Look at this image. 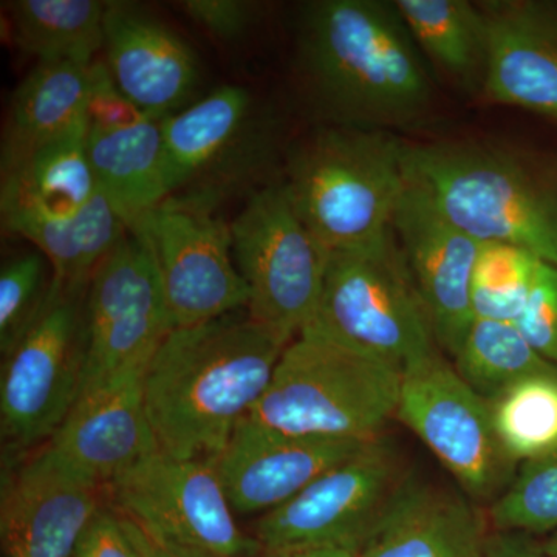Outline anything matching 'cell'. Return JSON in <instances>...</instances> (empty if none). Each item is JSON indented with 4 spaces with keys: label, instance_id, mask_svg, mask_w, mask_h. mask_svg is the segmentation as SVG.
Returning a JSON list of instances; mask_svg holds the SVG:
<instances>
[{
    "label": "cell",
    "instance_id": "obj_15",
    "mask_svg": "<svg viewBox=\"0 0 557 557\" xmlns=\"http://www.w3.org/2000/svg\"><path fill=\"white\" fill-rule=\"evenodd\" d=\"M3 469V557H73L87 528L109 505V486L73 468L47 443L9 458Z\"/></svg>",
    "mask_w": 557,
    "mask_h": 557
},
{
    "label": "cell",
    "instance_id": "obj_18",
    "mask_svg": "<svg viewBox=\"0 0 557 557\" xmlns=\"http://www.w3.org/2000/svg\"><path fill=\"white\" fill-rule=\"evenodd\" d=\"M490 61L480 100L557 121V2L482 0Z\"/></svg>",
    "mask_w": 557,
    "mask_h": 557
},
{
    "label": "cell",
    "instance_id": "obj_2",
    "mask_svg": "<svg viewBox=\"0 0 557 557\" xmlns=\"http://www.w3.org/2000/svg\"><path fill=\"white\" fill-rule=\"evenodd\" d=\"M288 344L247 309L172 330L143 376L159 450L218 457L262 399Z\"/></svg>",
    "mask_w": 557,
    "mask_h": 557
},
{
    "label": "cell",
    "instance_id": "obj_4",
    "mask_svg": "<svg viewBox=\"0 0 557 557\" xmlns=\"http://www.w3.org/2000/svg\"><path fill=\"white\" fill-rule=\"evenodd\" d=\"M403 143L392 132L314 126L285 150L282 182L329 252L364 247L391 228L406 186Z\"/></svg>",
    "mask_w": 557,
    "mask_h": 557
},
{
    "label": "cell",
    "instance_id": "obj_19",
    "mask_svg": "<svg viewBox=\"0 0 557 557\" xmlns=\"http://www.w3.org/2000/svg\"><path fill=\"white\" fill-rule=\"evenodd\" d=\"M104 50L113 81L150 119L188 108L199 84V61L164 22L134 3L109 2Z\"/></svg>",
    "mask_w": 557,
    "mask_h": 557
},
{
    "label": "cell",
    "instance_id": "obj_36",
    "mask_svg": "<svg viewBox=\"0 0 557 557\" xmlns=\"http://www.w3.org/2000/svg\"><path fill=\"white\" fill-rule=\"evenodd\" d=\"M73 557H145L127 533L123 518L109 505L87 528Z\"/></svg>",
    "mask_w": 557,
    "mask_h": 557
},
{
    "label": "cell",
    "instance_id": "obj_12",
    "mask_svg": "<svg viewBox=\"0 0 557 557\" xmlns=\"http://www.w3.org/2000/svg\"><path fill=\"white\" fill-rule=\"evenodd\" d=\"M129 231L156 262L175 329L247 309L248 288L234 262L230 222L215 205L168 197Z\"/></svg>",
    "mask_w": 557,
    "mask_h": 557
},
{
    "label": "cell",
    "instance_id": "obj_35",
    "mask_svg": "<svg viewBox=\"0 0 557 557\" xmlns=\"http://www.w3.org/2000/svg\"><path fill=\"white\" fill-rule=\"evenodd\" d=\"M178 9L201 30L222 42H236L258 20V5L245 0H185Z\"/></svg>",
    "mask_w": 557,
    "mask_h": 557
},
{
    "label": "cell",
    "instance_id": "obj_30",
    "mask_svg": "<svg viewBox=\"0 0 557 557\" xmlns=\"http://www.w3.org/2000/svg\"><path fill=\"white\" fill-rule=\"evenodd\" d=\"M542 263L544 260L515 245L483 244L472 274L474 318L518 321Z\"/></svg>",
    "mask_w": 557,
    "mask_h": 557
},
{
    "label": "cell",
    "instance_id": "obj_33",
    "mask_svg": "<svg viewBox=\"0 0 557 557\" xmlns=\"http://www.w3.org/2000/svg\"><path fill=\"white\" fill-rule=\"evenodd\" d=\"M516 325L528 343L557 368V267L542 263Z\"/></svg>",
    "mask_w": 557,
    "mask_h": 557
},
{
    "label": "cell",
    "instance_id": "obj_34",
    "mask_svg": "<svg viewBox=\"0 0 557 557\" xmlns=\"http://www.w3.org/2000/svg\"><path fill=\"white\" fill-rule=\"evenodd\" d=\"M150 119L113 81L106 62L97 61L90 70V89L87 98L89 129L115 132L138 126Z\"/></svg>",
    "mask_w": 557,
    "mask_h": 557
},
{
    "label": "cell",
    "instance_id": "obj_5",
    "mask_svg": "<svg viewBox=\"0 0 557 557\" xmlns=\"http://www.w3.org/2000/svg\"><path fill=\"white\" fill-rule=\"evenodd\" d=\"M300 335L350 348L401 375L437 354L428 311L392 226L364 247L330 252L317 313Z\"/></svg>",
    "mask_w": 557,
    "mask_h": 557
},
{
    "label": "cell",
    "instance_id": "obj_38",
    "mask_svg": "<svg viewBox=\"0 0 557 557\" xmlns=\"http://www.w3.org/2000/svg\"><path fill=\"white\" fill-rule=\"evenodd\" d=\"M121 518H123L127 533H129L131 537L134 539L139 552H141L145 557H208L200 555V553L193 552V549L178 547V545L171 544V542L153 536V534L143 530V528L137 525V523L132 522L131 519L124 518V516H121Z\"/></svg>",
    "mask_w": 557,
    "mask_h": 557
},
{
    "label": "cell",
    "instance_id": "obj_6",
    "mask_svg": "<svg viewBox=\"0 0 557 557\" xmlns=\"http://www.w3.org/2000/svg\"><path fill=\"white\" fill-rule=\"evenodd\" d=\"M401 373L318 336L299 335L247 420L298 437H381L397 413Z\"/></svg>",
    "mask_w": 557,
    "mask_h": 557
},
{
    "label": "cell",
    "instance_id": "obj_22",
    "mask_svg": "<svg viewBox=\"0 0 557 557\" xmlns=\"http://www.w3.org/2000/svg\"><path fill=\"white\" fill-rule=\"evenodd\" d=\"M87 131L0 166L3 230L27 220L73 218L97 196L98 183L87 153Z\"/></svg>",
    "mask_w": 557,
    "mask_h": 557
},
{
    "label": "cell",
    "instance_id": "obj_25",
    "mask_svg": "<svg viewBox=\"0 0 557 557\" xmlns=\"http://www.w3.org/2000/svg\"><path fill=\"white\" fill-rule=\"evenodd\" d=\"M431 70L482 98L490 61L485 13L471 0H395Z\"/></svg>",
    "mask_w": 557,
    "mask_h": 557
},
{
    "label": "cell",
    "instance_id": "obj_40",
    "mask_svg": "<svg viewBox=\"0 0 557 557\" xmlns=\"http://www.w3.org/2000/svg\"><path fill=\"white\" fill-rule=\"evenodd\" d=\"M544 548L549 557H557V531H555L553 536L548 539V542L545 544Z\"/></svg>",
    "mask_w": 557,
    "mask_h": 557
},
{
    "label": "cell",
    "instance_id": "obj_21",
    "mask_svg": "<svg viewBox=\"0 0 557 557\" xmlns=\"http://www.w3.org/2000/svg\"><path fill=\"white\" fill-rule=\"evenodd\" d=\"M486 520L467 498L406 482L357 557H483Z\"/></svg>",
    "mask_w": 557,
    "mask_h": 557
},
{
    "label": "cell",
    "instance_id": "obj_24",
    "mask_svg": "<svg viewBox=\"0 0 557 557\" xmlns=\"http://www.w3.org/2000/svg\"><path fill=\"white\" fill-rule=\"evenodd\" d=\"M87 153L98 188L127 230L170 197L161 120L115 132L89 129Z\"/></svg>",
    "mask_w": 557,
    "mask_h": 557
},
{
    "label": "cell",
    "instance_id": "obj_10",
    "mask_svg": "<svg viewBox=\"0 0 557 557\" xmlns=\"http://www.w3.org/2000/svg\"><path fill=\"white\" fill-rule=\"evenodd\" d=\"M401 457L383 435L319 475L298 496L259 516L263 555L338 548L359 553L406 485Z\"/></svg>",
    "mask_w": 557,
    "mask_h": 557
},
{
    "label": "cell",
    "instance_id": "obj_11",
    "mask_svg": "<svg viewBox=\"0 0 557 557\" xmlns=\"http://www.w3.org/2000/svg\"><path fill=\"white\" fill-rule=\"evenodd\" d=\"M109 504L153 536L200 555H263L237 523L214 458L156 450L110 483Z\"/></svg>",
    "mask_w": 557,
    "mask_h": 557
},
{
    "label": "cell",
    "instance_id": "obj_28",
    "mask_svg": "<svg viewBox=\"0 0 557 557\" xmlns=\"http://www.w3.org/2000/svg\"><path fill=\"white\" fill-rule=\"evenodd\" d=\"M453 359L458 375L486 401L528 376L557 372L516 322L496 319L474 318Z\"/></svg>",
    "mask_w": 557,
    "mask_h": 557
},
{
    "label": "cell",
    "instance_id": "obj_13",
    "mask_svg": "<svg viewBox=\"0 0 557 557\" xmlns=\"http://www.w3.org/2000/svg\"><path fill=\"white\" fill-rule=\"evenodd\" d=\"M174 329L156 262L145 242L127 231L87 287L79 395L120 373L148 368Z\"/></svg>",
    "mask_w": 557,
    "mask_h": 557
},
{
    "label": "cell",
    "instance_id": "obj_31",
    "mask_svg": "<svg viewBox=\"0 0 557 557\" xmlns=\"http://www.w3.org/2000/svg\"><path fill=\"white\" fill-rule=\"evenodd\" d=\"M54 271L39 251L7 260L0 270V354L9 355L49 304Z\"/></svg>",
    "mask_w": 557,
    "mask_h": 557
},
{
    "label": "cell",
    "instance_id": "obj_16",
    "mask_svg": "<svg viewBox=\"0 0 557 557\" xmlns=\"http://www.w3.org/2000/svg\"><path fill=\"white\" fill-rule=\"evenodd\" d=\"M392 228L428 311L435 341L454 357L474 321L472 274L483 244L454 225L408 183L395 207Z\"/></svg>",
    "mask_w": 557,
    "mask_h": 557
},
{
    "label": "cell",
    "instance_id": "obj_39",
    "mask_svg": "<svg viewBox=\"0 0 557 557\" xmlns=\"http://www.w3.org/2000/svg\"><path fill=\"white\" fill-rule=\"evenodd\" d=\"M260 557H357V553L348 549L322 548L304 549V552L281 553V555H262Z\"/></svg>",
    "mask_w": 557,
    "mask_h": 557
},
{
    "label": "cell",
    "instance_id": "obj_32",
    "mask_svg": "<svg viewBox=\"0 0 557 557\" xmlns=\"http://www.w3.org/2000/svg\"><path fill=\"white\" fill-rule=\"evenodd\" d=\"M494 530L525 534L557 531V453L528 461L507 490L493 502Z\"/></svg>",
    "mask_w": 557,
    "mask_h": 557
},
{
    "label": "cell",
    "instance_id": "obj_23",
    "mask_svg": "<svg viewBox=\"0 0 557 557\" xmlns=\"http://www.w3.org/2000/svg\"><path fill=\"white\" fill-rule=\"evenodd\" d=\"M91 65L38 62L22 79L11 98L0 166L58 139L89 129L87 98Z\"/></svg>",
    "mask_w": 557,
    "mask_h": 557
},
{
    "label": "cell",
    "instance_id": "obj_26",
    "mask_svg": "<svg viewBox=\"0 0 557 557\" xmlns=\"http://www.w3.org/2000/svg\"><path fill=\"white\" fill-rule=\"evenodd\" d=\"M5 231L32 242L62 284L87 285L129 230L98 188L97 196L73 218L27 220Z\"/></svg>",
    "mask_w": 557,
    "mask_h": 557
},
{
    "label": "cell",
    "instance_id": "obj_29",
    "mask_svg": "<svg viewBox=\"0 0 557 557\" xmlns=\"http://www.w3.org/2000/svg\"><path fill=\"white\" fill-rule=\"evenodd\" d=\"M487 403L498 442L516 465L557 453V372L528 376Z\"/></svg>",
    "mask_w": 557,
    "mask_h": 557
},
{
    "label": "cell",
    "instance_id": "obj_14",
    "mask_svg": "<svg viewBox=\"0 0 557 557\" xmlns=\"http://www.w3.org/2000/svg\"><path fill=\"white\" fill-rule=\"evenodd\" d=\"M395 417L469 496L496 500L516 478V463L498 442L490 403L438 351L403 373Z\"/></svg>",
    "mask_w": 557,
    "mask_h": 557
},
{
    "label": "cell",
    "instance_id": "obj_20",
    "mask_svg": "<svg viewBox=\"0 0 557 557\" xmlns=\"http://www.w3.org/2000/svg\"><path fill=\"white\" fill-rule=\"evenodd\" d=\"M145 370L120 373L83 392L47 445L87 478L108 486L159 450L143 394Z\"/></svg>",
    "mask_w": 557,
    "mask_h": 557
},
{
    "label": "cell",
    "instance_id": "obj_9",
    "mask_svg": "<svg viewBox=\"0 0 557 557\" xmlns=\"http://www.w3.org/2000/svg\"><path fill=\"white\" fill-rule=\"evenodd\" d=\"M170 197L220 207L225 197L270 171L277 131L251 91L222 86L161 120Z\"/></svg>",
    "mask_w": 557,
    "mask_h": 557
},
{
    "label": "cell",
    "instance_id": "obj_8",
    "mask_svg": "<svg viewBox=\"0 0 557 557\" xmlns=\"http://www.w3.org/2000/svg\"><path fill=\"white\" fill-rule=\"evenodd\" d=\"M87 287L54 277L46 310L2 357L0 428L5 460L49 443L79 397Z\"/></svg>",
    "mask_w": 557,
    "mask_h": 557
},
{
    "label": "cell",
    "instance_id": "obj_3",
    "mask_svg": "<svg viewBox=\"0 0 557 557\" xmlns=\"http://www.w3.org/2000/svg\"><path fill=\"white\" fill-rule=\"evenodd\" d=\"M403 172L469 236L557 267V153L490 139L403 143Z\"/></svg>",
    "mask_w": 557,
    "mask_h": 557
},
{
    "label": "cell",
    "instance_id": "obj_27",
    "mask_svg": "<svg viewBox=\"0 0 557 557\" xmlns=\"http://www.w3.org/2000/svg\"><path fill=\"white\" fill-rule=\"evenodd\" d=\"M100 0H16L7 3L10 35L38 62L94 64L104 49V16Z\"/></svg>",
    "mask_w": 557,
    "mask_h": 557
},
{
    "label": "cell",
    "instance_id": "obj_1",
    "mask_svg": "<svg viewBox=\"0 0 557 557\" xmlns=\"http://www.w3.org/2000/svg\"><path fill=\"white\" fill-rule=\"evenodd\" d=\"M293 69L314 126L395 134L434 108L432 70L395 0L302 3Z\"/></svg>",
    "mask_w": 557,
    "mask_h": 557
},
{
    "label": "cell",
    "instance_id": "obj_7",
    "mask_svg": "<svg viewBox=\"0 0 557 557\" xmlns=\"http://www.w3.org/2000/svg\"><path fill=\"white\" fill-rule=\"evenodd\" d=\"M230 226L249 317L292 343L317 313L330 252L299 218L282 178L252 190Z\"/></svg>",
    "mask_w": 557,
    "mask_h": 557
},
{
    "label": "cell",
    "instance_id": "obj_37",
    "mask_svg": "<svg viewBox=\"0 0 557 557\" xmlns=\"http://www.w3.org/2000/svg\"><path fill=\"white\" fill-rule=\"evenodd\" d=\"M483 557H549L545 548L534 544L519 531L494 530L487 533Z\"/></svg>",
    "mask_w": 557,
    "mask_h": 557
},
{
    "label": "cell",
    "instance_id": "obj_17",
    "mask_svg": "<svg viewBox=\"0 0 557 557\" xmlns=\"http://www.w3.org/2000/svg\"><path fill=\"white\" fill-rule=\"evenodd\" d=\"M369 442L298 437L245 418L214 463L236 515L262 516L287 504Z\"/></svg>",
    "mask_w": 557,
    "mask_h": 557
}]
</instances>
